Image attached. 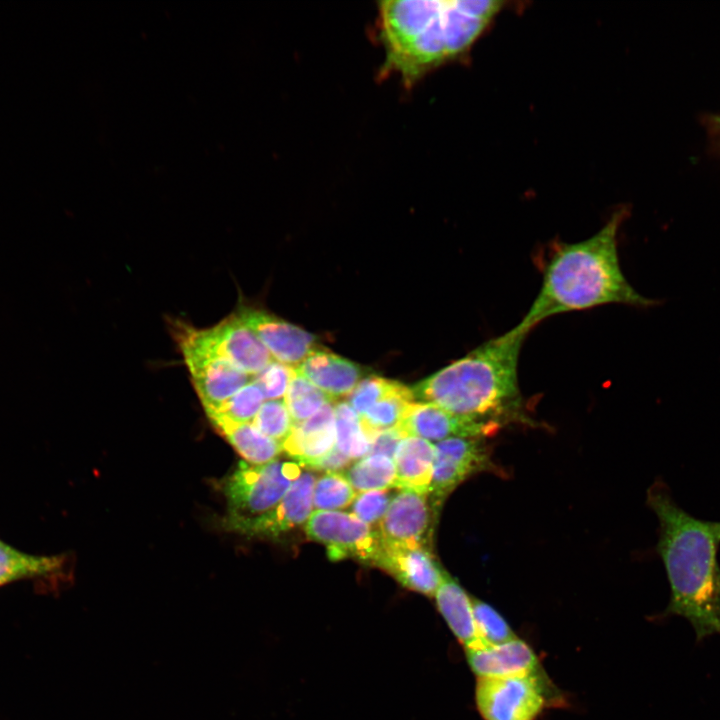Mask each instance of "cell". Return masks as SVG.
<instances>
[{
  "label": "cell",
  "instance_id": "obj_3",
  "mask_svg": "<svg viewBox=\"0 0 720 720\" xmlns=\"http://www.w3.org/2000/svg\"><path fill=\"white\" fill-rule=\"evenodd\" d=\"M625 216V209H620L591 237L554 249L539 292L518 328L530 332L551 316L602 305H655L633 288L621 269L618 234Z\"/></svg>",
  "mask_w": 720,
  "mask_h": 720
},
{
  "label": "cell",
  "instance_id": "obj_19",
  "mask_svg": "<svg viewBox=\"0 0 720 720\" xmlns=\"http://www.w3.org/2000/svg\"><path fill=\"white\" fill-rule=\"evenodd\" d=\"M434 597L438 611L464 649L481 643L477 635L472 598L453 578L446 575Z\"/></svg>",
  "mask_w": 720,
  "mask_h": 720
},
{
  "label": "cell",
  "instance_id": "obj_32",
  "mask_svg": "<svg viewBox=\"0 0 720 720\" xmlns=\"http://www.w3.org/2000/svg\"><path fill=\"white\" fill-rule=\"evenodd\" d=\"M296 369L277 361L253 377V382L261 389L265 399H279L285 395Z\"/></svg>",
  "mask_w": 720,
  "mask_h": 720
},
{
  "label": "cell",
  "instance_id": "obj_34",
  "mask_svg": "<svg viewBox=\"0 0 720 720\" xmlns=\"http://www.w3.org/2000/svg\"><path fill=\"white\" fill-rule=\"evenodd\" d=\"M405 437H407L406 434L399 426L378 432L370 438L369 455H383L392 459L399 443Z\"/></svg>",
  "mask_w": 720,
  "mask_h": 720
},
{
  "label": "cell",
  "instance_id": "obj_15",
  "mask_svg": "<svg viewBox=\"0 0 720 720\" xmlns=\"http://www.w3.org/2000/svg\"><path fill=\"white\" fill-rule=\"evenodd\" d=\"M464 651L467 663L477 678L545 674L533 648L518 637L494 645L479 643Z\"/></svg>",
  "mask_w": 720,
  "mask_h": 720
},
{
  "label": "cell",
  "instance_id": "obj_5",
  "mask_svg": "<svg viewBox=\"0 0 720 720\" xmlns=\"http://www.w3.org/2000/svg\"><path fill=\"white\" fill-rule=\"evenodd\" d=\"M300 475L296 463L273 460L263 465L241 461L226 479L224 527L244 535L270 536L274 514Z\"/></svg>",
  "mask_w": 720,
  "mask_h": 720
},
{
  "label": "cell",
  "instance_id": "obj_1",
  "mask_svg": "<svg viewBox=\"0 0 720 720\" xmlns=\"http://www.w3.org/2000/svg\"><path fill=\"white\" fill-rule=\"evenodd\" d=\"M504 5L502 1L389 0L378 3L380 74L412 87L426 74L463 56Z\"/></svg>",
  "mask_w": 720,
  "mask_h": 720
},
{
  "label": "cell",
  "instance_id": "obj_12",
  "mask_svg": "<svg viewBox=\"0 0 720 720\" xmlns=\"http://www.w3.org/2000/svg\"><path fill=\"white\" fill-rule=\"evenodd\" d=\"M398 580L404 587L434 597L447 575L426 547H402L380 542L371 561Z\"/></svg>",
  "mask_w": 720,
  "mask_h": 720
},
{
  "label": "cell",
  "instance_id": "obj_31",
  "mask_svg": "<svg viewBox=\"0 0 720 720\" xmlns=\"http://www.w3.org/2000/svg\"><path fill=\"white\" fill-rule=\"evenodd\" d=\"M396 384V381L380 376H366L348 396L349 405L361 416L387 396Z\"/></svg>",
  "mask_w": 720,
  "mask_h": 720
},
{
  "label": "cell",
  "instance_id": "obj_18",
  "mask_svg": "<svg viewBox=\"0 0 720 720\" xmlns=\"http://www.w3.org/2000/svg\"><path fill=\"white\" fill-rule=\"evenodd\" d=\"M434 460L435 445L430 441L415 436L402 439L394 455L395 487L428 494Z\"/></svg>",
  "mask_w": 720,
  "mask_h": 720
},
{
  "label": "cell",
  "instance_id": "obj_11",
  "mask_svg": "<svg viewBox=\"0 0 720 720\" xmlns=\"http://www.w3.org/2000/svg\"><path fill=\"white\" fill-rule=\"evenodd\" d=\"M432 514L435 513L427 493L401 489L379 522L380 542L409 548L425 547Z\"/></svg>",
  "mask_w": 720,
  "mask_h": 720
},
{
  "label": "cell",
  "instance_id": "obj_29",
  "mask_svg": "<svg viewBox=\"0 0 720 720\" xmlns=\"http://www.w3.org/2000/svg\"><path fill=\"white\" fill-rule=\"evenodd\" d=\"M472 603L481 644H500L517 637L506 619L493 606L475 598H472Z\"/></svg>",
  "mask_w": 720,
  "mask_h": 720
},
{
  "label": "cell",
  "instance_id": "obj_22",
  "mask_svg": "<svg viewBox=\"0 0 720 720\" xmlns=\"http://www.w3.org/2000/svg\"><path fill=\"white\" fill-rule=\"evenodd\" d=\"M315 476L304 472L291 484L273 517L270 536H278L308 521L312 514Z\"/></svg>",
  "mask_w": 720,
  "mask_h": 720
},
{
  "label": "cell",
  "instance_id": "obj_27",
  "mask_svg": "<svg viewBox=\"0 0 720 720\" xmlns=\"http://www.w3.org/2000/svg\"><path fill=\"white\" fill-rule=\"evenodd\" d=\"M355 498V489L341 472H326L315 482L313 505L318 511L345 508Z\"/></svg>",
  "mask_w": 720,
  "mask_h": 720
},
{
  "label": "cell",
  "instance_id": "obj_36",
  "mask_svg": "<svg viewBox=\"0 0 720 720\" xmlns=\"http://www.w3.org/2000/svg\"><path fill=\"white\" fill-rule=\"evenodd\" d=\"M719 122H720V119H719Z\"/></svg>",
  "mask_w": 720,
  "mask_h": 720
},
{
  "label": "cell",
  "instance_id": "obj_33",
  "mask_svg": "<svg viewBox=\"0 0 720 720\" xmlns=\"http://www.w3.org/2000/svg\"><path fill=\"white\" fill-rule=\"evenodd\" d=\"M391 500V493L387 490L362 492L352 502L351 511L366 524H373L382 519Z\"/></svg>",
  "mask_w": 720,
  "mask_h": 720
},
{
  "label": "cell",
  "instance_id": "obj_13",
  "mask_svg": "<svg viewBox=\"0 0 720 720\" xmlns=\"http://www.w3.org/2000/svg\"><path fill=\"white\" fill-rule=\"evenodd\" d=\"M237 314L277 362L296 368L319 347L312 334L270 313L245 308Z\"/></svg>",
  "mask_w": 720,
  "mask_h": 720
},
{
  "label": "cell",
  "instance_id": "obj_2",
  "mask_svg": "<svg viewBox=\"0 0 720 720\" xmlns=\"http://www.w3.org/2000/svg\"><path fill=\"white\" fill-rule=\"evenodd\" d=\"M647 502L659 521L656 549L671 593L663 616L685 618L698 640L720 633V521L683 510L662 482L649 488Z\"/></svg>",
  "mask_w": 720,
  "mask_h": 720
},
{
  "label": "cell",
  "instance_id": "obj_28",
  "mask_svg": "<svg viewBox=\"0 0 720 720\" xmlns=\"http://www.w3.org/2000/svg\"><path fill=\"white\" fill-rule=\"evenodd\" d=\"M264 399L261 389L251 382L235 393L218 411L207 416L212 423L216 421L252 423Z\"/></svg>",
  "mask_w": 720,
  "mask_h": 720
},
{
  "label": "cell",
  "instance_id": "obj_21",
  "mask_svg": "<svg viewBox=\"0 0 720 720\" xmlns=\"http://www.w3.org/2000/svg\"><path fill=\"white\" fill-rule=\"evenodd\" d=\"M213 424L247 463H269L283 450L280 442L260 432L252 423L216 421Z\"/></svg>",
  "mask_w": 720,
  "mask_h": 720
},
{
  "label": "cell",
  "instance_id": "obj_20",
  "mask_svg": "<svg viewBox=\"0 0 720 720\" xmlns=\"http://www.w3.org/2000/svg\"><path fill=\"white\" fill-rule=\"evenodd\" d=\"M65 561L63 555L29 554L0 540V586L56 576L65 567Z\"/></svg>",
  "mask_w": 720,
  "mask_h": 720
},
{
  "label": "cell",
  "instance_id": "obj_6",
  "mask_svg": "<svg viewBox=\"0 0 720 720\" xmlns=\"http://www.w3.org/2000/svg\"><path fill=\"white\" fill-rule=\"evenodd\" d=\"M560 698L546 673L477 678L475 686L476 707L484 720H537Z\"/></svg>",
  "mask_w": 720,
  "mask_h": 720
},
{
  "label": "cell",
  "instance_id": "obj_10",
  "mask_svg": "<svg viewBox=\"0 0 720 720\" xmlns=\"http://www.w3.org/2000/svg\"><path fill=\"white\" fill-rule=\"evenodd\" d=\"M503 423L451 413L433 403H411L398 425L406 436L442 441L449 438H486Z\"/></svg>",
  "mask_w": 720,
  "mask_h": 720
},
{
  "label": "cell",
  "instance_id": "obj_8",
  "mask_svg": "<svg viewBox=\"0 0 720 720\" xmlns=\"http://www.w3.org/2000/svg\"><path fill=\"white\" fill-rule=\"evenodd\" d=\"M305 531L309 539L327 547L331 560L354 557L370 564L379 546L377 531L352 513L317 510Z\"/></svg>",
  "mask_w": 720,
  "mask_h": 720
},
{
  "label": "cell",
  "instance_id": "obj_23",
  "mask_svg": "<svg viewBox=\"0 0 720 720\" xmlns=\"http://www.w3.org/2000/svg\"><path fill=\"white\" fill-rule=\"evenodd\" d=\"M412 389L397 382L394 389L360 416L362 426L372 435L398 426L409 405L413 403Z\"/></svg>",
  "mask_w": 720,
  "mask_h": 720
},
{
  "label": "cell",
  "instance_id": "obj_26",
  "mask_svg": "<svg viewBox=\"0 0 720 720\" xmlns=\"http://www.w3.org/2000/svg\"><path fill=\"white\" fill-rule=\"evenodd\" d=\"M284 402L295 425L310 418L333 400L295 371L286 390Z\"/></svg>",
  "mask_w": 720,
  "mask_h": 720
},
{
  "label": "cell",
  "instance_id": "obj_25",
  "mask_svg": "<svg viewBox=\"0 0 720 720\" xmlns=\"http://www.w3.org/2000/svg\"><path fill=\"white\" fill-rule=\"evenodd\" d=\"M343 474L359 492L395 487L394 461L383 455H368L351 465Z\"/></svg>",
  "mask_w": 720,
  "mask_h": 720
},
{
  "label": "cell",
  "instance_id": "obj_14",
  "mask_svg": "<svg viewBox=\"0 0 720 720\" xmlns=\"http://www.w3.org/2000/svg\"><path fill=\"white\" fill-rule=\"evenodd\" d=\"M194 388L207 415L218 411L250 377L229 361L211 354L184 352Z\"/></svg>",
  "mask_w": 720,
  "mask_h": 720
},
{
  "label": "cell",
  "instance_id": "obj_24",
  "mask_svg": "<svg viewBox=\"0 0 720 720\" xmlns=\"http://www.w3.org/2000/svg\"><path fill=\"white\" fill-rule=\"evenodd\" d=\"M334 421L335 444L340 452L351 460L369 455L371 440L349 403L341 401L334 405Z\"/></svg>",
  "mask_w": 720,
  "mask_h": 720
},
{
  "label": "cell",
  "instance_id": "obj_4",
  "mask_svg": "<svg viewBox=\"0 0 720 720\" xmlns=\"http://www.w3.org/2000/svg\"><path fill=\"white\" fill-rule=\"evenodd\" d=\"M528 333L514 326L487 340L414 385V398L461 416L501 423L519 417L518 364Z\"/></svg>",
  "mask_w": 720,
  "mask_h": 720
},
{
  "label": "cell",
  "instance_id": "obj_35",
  "mask_svg": "<svg viewBox=\"0 0 720 720\" xmlns=\"http://www.w3.org/2000/svg\"><path fill=\"white\" fill-rule=\"evenodd\" d=\"M351 459L334 447L330 452L314 461L306 468L313 470H321L325 472H341L347 467Z\"/></svg>",
  "mask_w": 720,
  "mask_h": 720
},
{
  "label": "cell",
  "instance_id": "obj_7",
  "mask_svg": "<svg viewBox=\"0 0 720 720\" xmlns=\"http://www.w3.org/2000/svg\"><path fill=\"white\" fill-rule=\"evenodd\" d=\"M497 472L483 438H449L435 444V460L428 492L434 513L449 494L470 476Z\"/></svg>",
  "mask_w": 720,
  "mask_h": 720
},
{
  "label": "cell",
  "instance_id": "obj_16",
  "mask_svg": "<svg viewBox=\"0 0 720 720\" xmlns=\"http://www.w3.org/2000/svg\"><path fill=\"white\" fill-rule=\"evenodd\" d=\"M296 371L333 401L349 396L365 375L359 364L321 347L313 350Z\"/></svg>",
  "mask_w": 720,
  "mask_h": 720
},
{
  "label": "cell",
  "instance_id": "obj_30",
  "mask_svg": "<svg viewBox=\"0 0 720 720\" xmlns=\"http://www.w3.org/2000/svg\"><path fill=\"white\" fill-rule=\"evenodd\" d=\"M252 424L266 436L281 444L291 433L294 422L282 399L268 400L263 403Z\"/></svg>",
  "mask_w": 720,
  "mask_h": 720
},
{
  "label": "cell",
  "instance_id": "obj_17",
  "mask_svg": "<svg viewBox=\"0 0 720 720\" xmlns=\"http://www.w3.org/2000/svg\"><path fill=\"white\" fill-rule=\"evenodd\" d=\"M335 440L334 406L329 402L310 418L295 424L282 448L298 464L307 467L330 452Z\"/></svg>",
  "mask_w": 720,
  "mask_h": 720
},
{
  "label": "cell",
  "instance_id": "obj_9",
  "mask_svg": "<svg viewBox=\"0 0 720 720\" xmlns=\"http://www.w3.org/2000/svg\"><path fill=\"white\" fill-rule=\"evenodd\" d=\"M192 337L238 369L255 376L273 360L270 352L238 314L204 330L191 327Z\"/></svg>",
  "mask_w": 720,
  "mask_h": 720
}]
</instances>
